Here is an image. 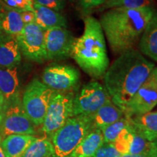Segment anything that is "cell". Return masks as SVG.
<instances>
[{
    "instance_id": "d590c367",
    "label": "cell",
    "mask_w": 157,
    "mask_h": 157,
    "mask_svg": "<svg viewBox=\"0 0 157 157\" xmlns=\"http://www.w3.org/2000/svg\"><path fill=\"white\" fill-rule=\"evenodd\" d=\"M0 98H2V99H3V97H2V95L1 93H0Z\"/></svg>"
},
{
    "instance_id": "8d00e7d4",
    "label": "cell",
    "mask_w": 157,
    "mask_h": 157,
    "mask_svg": "<svg viewBox=\"0 0 157 157\" xmlns=\"http://www.w3.org/2000/svg\"><path fill=\"white\" fill-rule=\"evenodd\" d=\"M105 1H106V0H105Z\"/></svg>"
},
{
    "instance_id": "52a82bcc",
    "label": "cell",
    "mask_w": 157,
    "mask_h": 157,
    "mask_svg": "<svg viewBox=\"0 0 157 157\" xmlns=\"http://www.w3.org/2000/svg\"><path fill=\"white\" fill-rule=\"evenodd\" d=\"M75 93L55 92L51 98L42 131L45 136L50 137L60 129L69 118L73 117V105Z\"/></svg>"
},
{
    "instance_id": "1f68e13d",
    "label": "cell",
    "mask_w": 157,
    "mask_h": 157,
    "mask_svg": "<svg viewBox=\"0 0 157 157\" xmlns=\"http://www.w3.org/2000/svg\"><path fill=\"white\" fill-rule=\"evenodd\" d=\"M120 157H157V152L148 154H124L121 155Z\"/></svg>"
},
{
    "instance_id": "7c38bea8",
    "label": "cell",
    "mask_w": 157,
    "mask_h": 157,
    "mask_svg": "<svg viewBox=\"0 0 157 157\" xmlns=\"http://www.w3.org/2000/svg\"><path fill=\"white\" fill-rule=\"evenodd\" d=\"M75 39L66 28L58 27L44 31L48 60H63L71 57Z\"/></svg>"
},
{
    "instance_id": "44dd1931",
    "label": "cell",
    "mask_w": 157,
    "mask_h": 157,
    "mask_svg": "<svg viewBox=\"0 0 157 157\" xmlns=\"http://www.w3.org/2000/svg\"><path fill=\"white\" fill-rule=\"evenodd\" d=\"M103 143L101 130L94 129L82 140L69 157H93Z\"/></svg>"
},
{
    "instance_id": "e575fe53",
    "label": "cell",
    "mask_w": 157,
    "mask_h": 157,
    "mask_svg": "<svg viewBox=\"0 0 157 157\" xmlns=\"http://www.w3.org/2000/svg\"><path fill=\"white\" fill-rule=\"evenodd\" d=\"M2 10V3L0 2V13H1Z\"/></svg>"
},
{
    "instance_id": "cb8c5ba5",
    "label": "cell",
    "mask_w": 157,
    "mask_h": 157,
    "mask_svg": "<svg viewBox=\"0 0 157 157\" xmlns=\"http://www.w3.org/2000/svg\"><path fill=\"white\" fill-rule=\"evenodd\" d=\"M154 0H106L99 7V10L112 8L137 9L144 7H154Z\"/></svg>"
},
{
    "instance_id": "3957f363",
    "label": "cell",
    "mask_w": 157,
    "mask_h": 157,
    "mask_svg": "<svg viewBox=\"0 0 157 157\" xmlns=\"http://www.w3.org/2000/svg\"><path fill=\"white\" fill-rule=\"evenodd\" d=\"M84 24L83 34L75 39L71 57L91 77H103L109 67V59L101 23L87 15Z\"/></svg>"
},
{
    "instance_id": "8fae6325",
    "label": "cell",
    "mask_w": 157,
    "mask_h": 157,
    "mask_svg": "<svg viewBox=\"0 0 157 157\" xmlns=\"http://www.w3.org/2000/svg\"><path fill=\"white\" fill-rule=\"evenodd\" d=\"M157 105V66L136 92L126 109L125 117L130 118L151 112Z\"/></svg>"
},
{
    "instance_id": "484cf974",
    "label": "cell",
    "mask_w": 157,
    "mask_h": 157,
    "mask_svg": "<svg viewBox=\"0 0 157 157\" xmlns=\"http://www.w3.org/2000/svg\"><path fill=\"white\" fill-rule=\"evenodd\" d=\"M132 141V127L129 121L128 125L121 131V132L118 135L117 138L112 143V145L119 154L121 155H124L129 154Z\"/></svg>"
},
{
    "instance_id": "f546056e",
    "label": "cell",
    "mask_w": 157,
    "mask_h": 157,
    "mask_svg": "<svg viewBox=\"0 0 157 157\" xmlns=\"http://www.w3.org/2000/svg\"><path fill=\"white\" fill-rule=\"evenodd\" d=\"M32 1L34 4L44 6L58 13L64 9L66 2V0H32Z\"/></svg>"
},
{
    "instance_id": "5b68a950",
    "label": "cell",
    "mask_w": 157,
    "mask_h": 157,
    "mask_svg": "<svg viewBox=\"0 0 157 157\" xmlns=\"http://www.w3.org/2000/svg\"><path fill=\"white\" fill-rule=\"evenodd\" d=\"M36 133L34 124L25 113L21 96L3 103L0 107V143L12 135Z\"/></svg>"
},
{
    "instance_id": "d6986e66",
    "label": "cell",
    "mask_w": 157,
    "mask_h": 157,
    "mask_svg": "<svg viewBox=\"0 0 157 157\" xmlns=\"http://www.w3.org/2000/svg\"><path fill=\"white\" fill-rule=\"evenodd\" d=\"M2 5L0 13V31L8 36H16L24 27L21 12L15 10Z\"/></svg>"
},
{
    "instance_id": "6da1fadb",
    "label": "cell",
    "mask_w": 157,
    "mask_h": 157,
    "mask_svg": "<svg viewBox=\"0 0 157 157\" xmlns=\"http://www.w3.org/2000/svg\"><path fill=\"white\" fill-rule=\"evenodd\" d=\"M156 67L136 50L119 55L103 76L111 101L124 111L127 104Z\"/></svg>"
},
{
    "instance_id": "4dcf8cb0",
    "label": "cell",
    "mask_w": 157,
    "mask_h": 157,
    "mask_svg": "<svg viewBox=\"0 0 157 157\" xmlns=\"http://www.w3.org/2000/svg\"><path fill=\"white\" fill-rule=\"evenodd\" d=\"M21 15L22 17L23 22L24 24H30V23H35V14L34 11H23L21 12Z\"/></svg>"
},
{
    "instance_id": "5bb4252c",
    "label": "cell",
    "mask_w": 157,
    "mask_h": 157,
    "mask_svg": "<svg viewBox=\"0 0 157 157\" xmlns=\"http://www.w3.org/2000/svg\"><path fill=\"white\" fill-rule=\"evenodd\" d=\"M138 47L141 53L157 62V10L143 31Z\"/></svg>"
},
{
    "instance_id": "ac0fdd59",
    "label": "cell",
    "mask_w": 157,
    "mask_h": 157,
    "mask_svg": "<svg viewBox=\"0 0 157 157\" xmlns=\"http://www.w3.org/2000/svg\"><path fill=\"white\" fill-rule=\"evenodd\" d=\"M124 113L120 108L110 100L104 104L95 113L91 115L95 129H101L124 117Z\"/></svg>"
},
{
    "instance_id": "d4e9b609",
    "label": "cell",
    "mask_w": 157,
    "mask_h": 157,
    "mask_svg": "<svg viewBox=\"0 0 157 157\" xmlns=\"http://www.w3.org/2000/svg\"><path fill=\"white\" fill-rule=\"evenodd\" d=\"M129 124V119L123 117L120 119L101 129L104 143H113L117 138L121 131Z\"/></svg>"
},
{
    "instance_id": "9c48e42d",
    "label": "cell",
    "mask_w": 157,
    "mask_h": 157,
    "mask_svg": "<svg viewBox=\"0 0 157 157\" xmlns=\"http://www.w3.org/2000/svg\"><path fill=\"white\" fill-rule=\"evenodd\" d=\"M42 82L56 92L75 93L80 84V73L70 65L52 64L44 68Z\"/></svg>"
},
{
    "instance_id": "f1b7e54d",
    "label": "cell",
    "mask_w": 157,
    "mask_h": 157,
    "mask_svg": "<svg viewBox=\"0 0 157 157\" xmlns=\"http://www.w3.org/2000/svg\"><path fill=\"white\" fill-rule=\"evenodd\" d=\"M76 5L83 12H89L101 7L105 0H72Z\"/></svg>"
},
{
    "instance_id": "2e32d148",
    "label": "cell",
    "mask_w": 157,
    "mask_h": 157,
    "mask_svg": "<svg viewBox=\"0 0 157 157\" xmlns=\"http://www.w3.org/2000/svg\"><path fill=\"white\" fill-rule=\"evenodd\" d=\"M21 61V50L15 36L0 38V67H15Z\"/></svg>"
},
{
    "instance_id": "7a4b0ae2",
    "label": "cell",
    "mask_w": 157,
    "mask_h": 157,
    "mask_svg": "<svg viewBox=\"0 0 157 157\" xmlns=\"http://www.w3.org/2000/svg\"><path fill=\"white\" fill-rule=\"evenodd\" d=\"M155 10L154 7H117L105 12L99 22L112 52L121 55L134 50Z\"/></svg>"
},
{
    "instance_id": "8992f818",
    "label": "cell",
    "mask_w": 157,
    "mask_h": 157,
    "mask_svg": "<svg viewBox=\"0 0 157 157\" xmlns=\"http://www.w3.org/2000/svg\"><path fill=\"white\" fill-rule=\"evenodd\" d=\"M55 92L37 78H34L25 89L21 99L22 105L25 113L35 127L42 125Z\"/></svg>"
},
{
    "instance_id": "4fadbf2b",
    "label": "cell",
    "mask_w": 157,
    "mask_h": 157,
    "mask_svg": "<svg viewBox=\"0 0 157 157\" xmlns=\"http://www.w3.org/2000/svg\"><path fill=\"white\" fill-rule=\"evenodd\" d=\"M0 93L4 102L11 101L20 95V82L17 66L0 67Z\"/></svg>"
},
{
    "instance_id": "83f0119b",
    "label": "cell",
    "mask_w": 157,
    "mask_h": 157,
    "mask_svg": "<svg viewBox=\"0 0 157 157\" xmlns=\"http://www.w3.org/2000/svg\"><path fill=\"white\" fill-rule=\"evenodd\" d=\"M121 154L117 151L112 143H103L98 149L93 157H120Z\"/></svg>"
},
{
    "instance_id": "603a6c76",
    "label": "cell",
    "mask_w": 157,
    "mask_h": 157,
    "mask_svg": "<svg viewBox=\"0 0 157 157\" xmlns=\"http://www.w3.org/2000/svg\"><path fill=\"white\" fill-rule=\"evenodd\" d=\"M156 152L157 140L154 141L148 140L132 128V141L129 154H148Z\"/></svg>"
},
{
    "instance_id": "ba28073f",
    "label": "cell",
    "mask_w": 157,
    "mask_h": 157,
    "mask_svg": "<svg viewBox=\"0 0 157 157\" xmlns=\"http://www.w3.org/2000/svg\"><path fill=\"white\" fill-rule=\"evenodd\" d=\"M110 100L105 86L97 81L88 82L74 96L73 117L93 115Z\"/></svg>"
},
{
    "instance_id": "277c9868",
    "label": "cell",
    "mask_w": 157,
    "mask_h": 157,
    "mask_svg": "<svg viewBox=\"0 0 157 157\" xmlns=\"http://www.w3.org/2000/svg\"><path fill=\"white\" fill-rule=\"evenodd\" d=\"M94 129L91 115L69 118L50 137L54 150L52 157H69L82 140Z\"/></svg>"
},
{
    "instance_id": "7402d4cb",
    "label": "cell",
    "mask_w": 157,
    "mask_h": 157,
    "mask_svg": "<svg viewBox=\"0 0 157 157\" xmlns=\"http://www.w3.org/2000/svg\"><path fill=\"white\" fill-rule=\"evenodd\" d=\"M53 146L50 139L47 136L34 139L29 145L22 157H52Z\"/></svg>"
},
{
    "instance_id": "9a60e30c",
    "label": "cell",
    "mask_w": 157,
    "mask_h": 157,
    "mask_svg": "<svg viewBox=\"0 0 157 157\" xmlns=\"http://www.w3.org/2000/svg\"><path fill=\"white\" fill-rule=\"evenodd\" d=\"M35 23L43 30L58 28H66L67 21L66 17L58 12H56L44 6L34 3Z\"/></svg>"
},
{
    "instance_id": "4316f807",
    "label": "cell",
    "mask_w": 157,
    "mask_h": 157,
    "mask_svg": "<svg viewBox=\"0 0 157 157\" xmlns=\"http://www.w3.org/2000/svg\"><path fill=\"white\" fill-rule=\"evenodd\" d=\"M0 2L9 8L19 12L34 11L32 0H0Z\"/></svg>"
},
{
    "instance_id": "836d02e7",
    "label": "cell",
    "mask_w": 157,
    "mask_h": 157,
    "mask_svg": "<svg viewBox=\"0 0 157 157\" xmlns=\"http://www.w3.org/2000/svg\"><path fill=\"white\" fill-rule=\"evenodd\" d=\"M3 102H4V100L2 98H0V107H1L2 105L3 104Z\"/></svg>"
},
{
    "instance_id": "30bf717a",
    "label": "cell",
    "mask_w": 157,
    "mask_h": 157,
    "mask_svg": "<svg viewBox=\"0 0 157 157\" xmlns=\"http://www.w3.org/2000/svg\"><path fill=\"white\" fill-rule=\"evenodd\" d=\"M20 50L29 60L42 63L48 60L45 48L44 30L36 23L25 24L23 29L15 36Z\"/></svg>"
},
{
    "instance_id": "e0dca14e",
    "label": "cell",
    "mask_w": 157,
    "mask_h": 157,
    "mask_svg": "<svg viewBox=\"0 0 157 157\" xmlns=\"http://www.w3.org/2000/svg\"><path fill=\"white\" fill-rule=\"evenodd\" d=\"M128 119L131 126L139 134L148 140H157V111H151Z\"/></svg>"
},
{
    "instance_id": "ffe728a7",
    "label": "cell",
    "mask_w": 157,
    "mask_h": 157,
    "mask_svg": "<svg viewBox=\"0 0 157 157\" xmlns=\"http://www.w3.org/2000/svg\"><path fill=\"white\" fill-rule=\"evenodd\" d=\"M36 136L30 135H12L0 143L5 157H22Z\"/></svg>"
},
{
    "instance_id": "d6a6232c",
    "label": "cell",
    "mask_w": 157,
    "mask_h": 157,
    "mask_svg": "<svg viewBox=\"0 0 157 157\" xmlns=\"http://www.w3.org/2000/svg\"><path fill=\"white\" fill-rule=\"evenodd\" d=\"M0 157H5V153L3 151V149L2 148L1 144H0Z\"/></svg>"
}]
</instances>
